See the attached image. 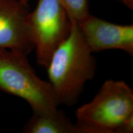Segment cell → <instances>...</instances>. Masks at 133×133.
I'll use <instances>...</instances> for the list:
<instances>
[{
  "mask_svg": "<svg viewBox=\"0 0 133 133\" xmlns=\"http://www.w3.org/2000/svg\"><path fill=\"white\" fill-rule=\"evenodd\" d=\"M26 133H83L76 124H74L62 112L46 115L33 114L25 126Z\"/></svg>",
  "mask_w": 133,
  "mask_h": 133,
  "instance_id": "obj_7",
  "label": "cell"
},
{
  "mask_svg": "<svg viewBox=\"0 0 133 133\" xmlns=\"http://www.w3.org/2000/svg\"><path fill=\"white\" fill-rule=\"evenodd\" d=\"M132 115V89L124 81L109 79L91 102L77 109L76 124L83 133H115Z\"/></svg>",
  "mask_w": 133,
  "mask_h": 133,
  "instance_id": "obj_3",
  "label": "cell"
},
{
  "mask_svg": "<svg viewBox=\"0 0 133 133\" xmlns=\"http://www.w3.org/2000/svg\"><path fill=\"white\" fill-rule=\"evenodd\" d=\"M125 5L126 7L129 8L130 9H132L133 8V0H118Z\"/></svg>",
  "mask_w": 133,
  "mask_h": 133,
  "instance_id": "obj_10",
  "label": "cell"
},
{
  "mask_svg": "<svg viewBox=\"0 0 133 133\" xmlns=\"http://www.w3.org/2000/svg\"><path fill=\"white\" fill-rule=\"evenodd\" d=\"M29 4L20 0H0V49L28 56L35 49L29 25Z\"/></svg>",
  "mask_w": 133,
  "mask_h": 133,
  "instance_id": "obj_5",
  "label": "cell"
},
{
  "mask_svg": "<svg viewBox=\"0 0 133 133\" xmlns=\"http://www.w3.org/2000/svg\"><path fill=\"white\" fill-rule=\"evenodd\" d=\"M20 1H21L22 3H23L25 4H29L28 3H29V0H20Z\"/></svg>",
  "mask_w": 133,
  "mask_h": 133,
  "instance_id": "obj_11",
  "label": "cell"
},
{
  "mask_svg": "<svg viewBox=\"0 0 133 133\" xmlns=\"http://www.w3.org/2000/svg\"><path fill=\"white\" fill-rule=\"evenodd\" d=\"M28 20L36 61L46 68L54 51L69 36L71 21L59 0H38Z\"/></svg>",
  "mask_w": 133,
  "mask_h": 133,
  "instance_id": "obj_4",
  "label": "cell"
},
{
  "mask_svg": "<svg viewBox=\"0 0 133 133\" xmlns=\"http://www.w3.org/2000/svg\"><path fill=\"white\" fill-rule=\"evenodd\" d=\"M65 8L70 19L81 22L89 16V3L88 0H59Z\"/></svg>",
  "mask_w": 133,
  "mask_h": 133,
  "instance_id": "obj_8",
  "label": "cell"
},
{
  "mask_svg": "<svg viewBox=\"0 0 133 133\" xmlns=\"http://www.w3.org/2000/svg\"><path fill=\"white\" fill-rule=\"evenodd\" d=\"M71 21L68 38L52 54L46 69L58 105L72 106L94 77L96 62L77 23Z\"/></svg>",
  "mask_w": 133,
  "mask_h": 133,
  "instance_id": "obj_1",
  "label": "cell"
},
{
  "mask_svg": "<svg viewBox=\"0 0 133 133\" xmlns=\"http://www.w3.org/2000/svg\"><path fill=\"white\" fill-rule=\"evenodd\" d=\"M26 56L0 49V90L25 100L33 114H57L59 111L51 84L38 77Z\"/></svg>",
  "mask_w": 133,
  "mask_h": 133,
  "instance_id": "obj_2",
  "label": "cell"
},
{
  "mask_svg": "<svg viewBox=\"0 0 133 133\" xmlns=\"http://www.w3.org/2000/svg\"><path fill=\"white\" fill-rule=\"evenodd\" d=\"M91 52L119 49L133 55V25L113 24L89 14L77 24Z\"/></svg>",
  "mask_w": 133,
  "mask_h": 133,
  "instance_id": "obj_6",
  "label": "cell"
},
{
  "mask_svg": "<svg viewBox=\"0 0 133 133\" xmlns=\"http://www.w3.org/2000/svg\"><path fill=\"white\" fill-rule=\"evenodd\" d=\"M133 132V115L129 116L121 124L115 133H132Z\"/></svg>",
  "mask_w": 133,
  "mask_h": 133,
  "instance_id": "obj_9",
  "label": "cell"
}]
</instances>
